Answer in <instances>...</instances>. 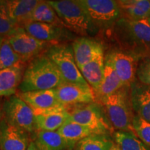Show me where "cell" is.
<instances>
[{
  "label": "cell",
  "instance_id": "obj_15",
  "mask_svg": "<svg viewBox=\"0 0 150 150\" xmlns=\"http://www.w3.org/2000/svg\"><path fill=\"white\" fill-rule=\"evenodd\" d=\"M72 47L79 69L93 61L99 54L104 53L101 43L86 37L78 38L73 40Z\"/></svg>",
  "mask_w": 150,
  "mask_h": 150
},
{
  "label": "cell",
  "instance_id": "obj_35",
  "mask_svg": "<svg viewBox=\"0 0 150 150\" xmlns=\"http://www.w3.org/2000/svg\"><path fill=\"white\" fill-rule=\"evenodd\" d=\"M5 37L4 36H2V35H0V47H1V44H2L4 40Z\"/></svg>",
  "mask_w": 150,
  "mask_h": 150
},
{
  "label": "cell",
  "instance_id": "obj_26",
  "mask_svg": "<svg viewBox=\"0 0 150 150\" xmlns=\"http://www.w3.org/2000/svg\"><path fill=\"white\" fill-rule=\"evenodd\" d=\"M115 142L109 135L93 134L77 142L76 150H110Z\"/></svg>",
  "mask_w": 150,
  "mask_h": 150
},
{
  "label": "cell",
  "instance_id": "obj_8",
  "mask_svg": "<svg viewBox=\"0 0 150 150\" xmlns=\"http://www.w3.org/2000/svg\"><path fill=\"white\" fill-rule=\"evenodd\" d=\"M6 38L14 51L20 56L23 63L40 55V52L50 46L49 43L31 36L22 27H19L14 33L6 37Z\"/></svg>",
  "mask_w": 150,
  "mask_h": 150
},
{
  "label": "cell",
  "instance_id": "obj_2",
  "mask_svg": "<svg viewBox=\"0 0 150 150\" xmlns=\"http://www.w3.org/2000/svg\"><path fill=\"white\" fill-rule=\"evenodd\" d=\"M67 29L80 35L95 34L98 29L78 0L47 1Z\"/></svg>",
  "mask_w": 150,
  "mask_h": 150
},
{
  "label": "cell",
  "instance_id": "obj_27",
  "mask_svg": "<svg viewBox=\"0 0 150 150\" xmlns=\"http://www.w3.org/2000/svg\"><path fill=\"white\" fill-rule=\"evenodd\" d=\"M115 143L121 150H150V147L140 140L134 132L115 131L113 133Z\"/></svg>",
  "mask_w": 150,
  "mask_h": 150
},
{
  "label": "cell",
  "instance_id": "obj_17",
  "mask_svg": "<svg viewBox=\"0 0 150 150\" xmlns=\"http://www.w3.org/2000/svg\"><path fill=\"white\" fill-rule=\"evenodd\" d=\"M24 70L23 62L0 70V97H11L16 94L22 82Z\"/></svg>",
  "mask_w": 150,
  "mask_h": 150
},
{
  "label": "cell",
  "instance_id": "obj_33",
  "mask_svg": "<svg viewBox=\"0 0 150 150\" xmlns=\"http://www.w3.org/2000/svg\"><path fill=\"white\" fill-rule=\"evenodd\" d=\"M4 112H3V109H1L0 108V125H1V122H2L3 119H4Z\"/></svg>",
  "mask_w": 150,
  "mask_h": 150
},
{
  "label": "cell",
  "instance_id": "obj_36",
  "mask_svg": "<svg viewBox=\"0 0 150 150\" xmlns=\"http://www.w3.org/2000/svg\"><path fill=\"white\" fill-rule=\"evenodd\" d=\"M148 20V22H149V23L150 24V18H149V19H148V20Z\"/></svg>",
  "mask_w": 150,
  "mask_h": 150
},
{
  "label": "cell",
  "instance_id": "obj_28",
  "mask_svg": "<svg viewBox=\"0 0 150 150\" xmlns=\"http://www.w3.org/2000/svg\"><path fill=\"white\" fill-rule=\"evenodd\" d=\"M21 62L20 56L14 51L5 38L0 47V70L9 68Z\"/></svg>",
  "mask_w": 150,
  "mask_h": 150
},
{
  "label": "cell",
  "instance_id": "obj_31",
  "mask_svg": "<svg viewBox=\"0 0 150 150\" xmlns=\"http://www.w3.org/2000/svg\"><path fill=\"white\" fill-rule=\"evenodd\" d=\"M136 76L140 83L150 87V57L140 63L137 68Z\"/></svg>",
  "mask_w": 150,
  "mask_h": 150
},
{
  "label": "cell",
  "instance_id": "obj_30",
  "mask_svg": "<svg viewBox=\"0 0 150 150\" xmlns=\"http://www.w3.org/2000/svg\"><path fill=\"white\" fill-rule=\"evenodd\" d=\"M19 26L9 18L6 10L4 0H0V35L5 38L14 33Z\"/></svg>",
  "mask_w": 150,
  "mask_h": 150
},
{
  "label": "cell",
  "instance_id": "obj_21",
  "mask_svg": "<svg viewBox=\"0 0 150 150\" xmlns=\"http://www.w3.org/2000/svg\"><path fill=\"white\" fill-rule=\"evenodd\" d=\"M104 67V53H102L79 69L83 78L95 93L97 91L102 83Z\"/></svg>",
  "mask_w": 150,
  "mask_h": 150
},
{
  "label": "cell",
  "instance_id": "obj_24",
  "mask_svg": "<svg viewBox=\"0 0 150 150\" xmlns=\"http://www.w3.org/2000/svg\"><path fill=\"white\" fill-rule=\"evenodd\" d=\"M33 141L38 150H72L57 131H38Z\"/></svg>",
  "mask_w": 150,
  "mask_h": 150
},
{
  "label": "cell",
  "instance_id": "obj_7",
  "mask_svg": "<svg viewBox=\"0 0 150 150\" xmlns=\"http://www.w3.org/2000/svg\"><path fill=\"white\" fill-rule=\"evenodd\" d=\"M4 117L11 125L29 134L37 131L33 110L18 95H13L3 106Z\"/></svg>",
  "mask_w": 150,
  "mask_h": 150
},
{
  "label": "cell",
  "instance_id": "obj_37",
  "mask_svg": "<svg viewBox=\"0 0 150 150\" xmlns=\"http://www.w3.org/2000/svg\"><path fill=\"white\" fill-rule=\"evenodd\" d=\"M72 150H76V149H72Z\"/></svg>",
  "mask_w": 150,
  "mask_h": 150
},
{
  "label": "cell",
  "instance_id": "obj_9",
  "mask_svg": "<svg viewBox=\"0 0 150 150\" xmlns=\"http://www.w3.org/2000/svg\"><path fill=\"white\" fill-rule=\"evenodd\" d=\"M120 34L127 42L140 49L150 50V24L147 20L120 18L116 23Z\"/></svg>",
  "mask_w": 150,
  "mask_h": 150
},
{
  "label": "cell",
  "instance_id": "obj_18",
  "mask_svg": "<svg viewBox=\"0 0 150 150\" xmlns=\"http://www.w3.org/2000/svg\"><path fill=\"white\" fill-rule=\"evenodd\" d=\"M38 0H4L7 14L13 22L22 27L29 22Z\"/></svg>",
  "mask_w": 150,
  "mask_h": 150
},
{
  "label": "cell",
  "instance_id": "obj_12",
  "mask_svg": "<svg viewBox=\"0 0 150 150\" xmlns=\"http://www.w3.org/2000/svg\"><path fill=\"white\" fill-rule=\"evenodd\" d=\"M31 141L29 133L9 124L4 117L0 125V150H27Z\"/></svg>",
  "mask_w": 150,
  "mask_h": 150
},
{
  "label": "cell",
  "instance_id": "obj_32",
  "mask_svg": "<svg viewBox=\"0 0 150 150\" xmlns=\"http://www.w3.org/2000/svg\"><path fill=\"white\" fill-rule=\"evenodd\" d=\"M27 150H38L36 145H35V142L33 141V140H32V141L30 142L29 147H28Z\"/></svg>",
  "mask_w": 150,
  "mask_h": 150
},
{
  "label": "cell",
  "instance_id": "obj_4",
  "mask_svg": "<svg viewBox=\"0 0 150 150\" xmlns=\"http://www.w3.org/2000/svg\"><path fill=\"white\" fill-rule=\"evenodd\" d=\"M46 55L57 67L65 82L86 88L91 87L77 67L72 45L53 44L47 49Z\"/></svg>",
  "mask_w": 150,
  "mask_h": 150
},
{
  "label": "cell",
  "instance_id": "obj_13",
  "mask_svg": "<svg viewBox=\"0 0 150 150\" xmlns=\"http://www.w3.org/2000/svg\"><path fill=\"white\" fill-rule=\"evenodd\" d=\"M33 112L37 131H57L69 119L68 110L64 106Z\"/></svg>",
  "mask_w": 150,
  "mask_h": 150
},
{
  "label": "cell",
  "instance_id": "obj_6",
  "mask_svg": "<svg viewBox=\"0 0 150 150\" xmlns=\"http://www.w3.org/2000/svg\"><path fill=\"white\" fill-rule=\"evenodd\" d=\"M78 1L97 29L109 28L120 19L121 12L117 1L78 0Z\"/></svg>",
  "mask_w": 150,
  "mask_h": 150
},
{
  "label": "cell",
  "instance_id": "obj_19",
  "mask_svg": "<svg viewBox=\"0 0 150 150\" xmlns=\"http://www.w3.org/2000/svg\"><path fill=\"white\" fill-rule=\"evenodd\" d=\"M18 95L33 110H45L63 106L56 97L55 89L20 93Z\"/></svg>",
  "mask_w": 150,
  "mask_h": 150
},
{
  "label": "cell",
  "instance_id": "obj_23",
  "mask_svg": "<svg viewBox=\"0 0 150 150\" xmlns=\"http://www.w3.org/2000/svg\"><path fill=\"white\" fill-rule=\"evenodd\" d=\"M57 132L67 142L72 149H74L80 140L94 134L90 129L69 119Z\"/></svg>",
  "mask_w": 150,
  "mask_h": 150
},
{
  "label": "cell",
  "instance_id": "obj_1",
  "mask_svg": "<svg viewBox=\"0 0 150 150\" xmlns=\"http://www.w3.org/2000/svg\"><path fill=\"white\" fill-rule=\"evenodd\" d=\"M65 82L57 67L46 54L31 60L24 70L20 93L55 89Z\"/></svg>",
  "mask_w": 150,
  "mask_h": 150
},
{
  "label": "cell",
  "instance_id": "obj_25",
  "mask_svg": "<svg viewBox=\"0 0 150 150\" xmlns=\"http://www.w3.org/2000/svg\"><path fill=\"white\" fill-rule=\"evenodd\" d=\"M29 22L52 24L65 27L55 10L47 1H39L31 15Z\"/></svg>",
  "mask_w": 150,
  "mask_h": 150
},
{
  "label": "cell",
  "instance_id": "obj_16",
  "mask_svg": "<svg viewBox=\"0 0 150 150\" xmlns=\"http://www.w3.org/2000/svg\"><path fill=\"white\" fill-rule=\"evenodd\" d=\"M130 99L136 115L150 123V87L134 81L130 86Z\"/></svg>",
  "mask_w": 150,
  "mask_h": 150
},
{
  "label": "cell",
  "instance_id": "obj_20",
  "mask_svg": "<svg viewBox=\"0 0 150 150\" xmlns=\"http://www.w3.org/2000/svg\"><path fill=\"white\" fill-rule=\"evenodd\" d=\"M117 1L122 18L138 21L148 20L150 18L149 0H120Z\"/></svg>",
  "mask_w": 150,
  "mask_h": 150
},
{
  "label": "cell",
  "instance_id": "obj_22",
  "mask_svg": "<svg viewBox=\"0 0 150 150\" xmlns=\"http://www.w3.org/2000/svg\"><path fill=\"white\" fill-rule=\"evenodd\" d=\"M125 85L120 79L108 59L105 61L104 73L102 83L95 93L100 99L108 96L125 87Z\"/></svg>",
  "mask_w": 150,
  "mask_h": 150
},
{
  "label": "cell",
  "instance_id": "obj_34",
  "mask_svg": "<svg viewBox=\"0 0 150 150\" xmlns=\"http://www.w3.org/2000/svg\"><path fill=\"white\" fill-rule=\"evenodd\" d=\"M110 150H121V149H120V147H118V146L115 143L113 145V146L112 147L111 149H110Z\"/></svg>",
  "mask_w": 150,
  "mask_h": 150
},
{
  "label": "cell",
  "instance_id": "obj_29",
  "mask_svg": "<svg viewBox=\"0 0 150 150\" xmlns=\"http://www.w3.org/2000/svg\"><path fill=\"white\" fill-rule=\"evenodd\" d=\"M133 131L140 140L150 147V123L135 115L132 122Z\"/></svg>",
  "mask_w": 150,
  "mask_h": 150
},
{
  "label": "cell",
  "instance_id": "obj_10",
  "mask_svg": "<svg viewBox=\"0 0 150 150\" xmlns=\"http://www.w3.org/2000/svg\"><path fill=\"white\" fill-rule=\"evenodd\" d=\"M22 27L31 36L49 44L76 39L74 33L67 28L52 24L29 22Z\"/></svg>",
  "mask_w": 150,
  "mask_h": 150
},
{
  "label": "cell",
  "instance_id": "obj_14",
  "mask_svg": "<svg viewBox=\"0 0 150 150\" xmlns=\"http://www.w3.org/2000/svg\"><path fill=\"white\" fill-rule=\"evenodd\" d=\"M106 59L111 63L124 85L129 87L134 83L138 68L134 56L125 52H114L108 54Z\"/></svg>",
  "mask_w": 150,
  "mask_h": 150
},
{
  "label": "cell",
  "instance_id": "obj_11",
  "mask_svg": "<svg viewBox=\"0 0 150 150\" xmlns=\"http://www.w3.org/2000/svg\"><path fill=\"white\" fill-rule=\"evenodd\" d=\"M55 93L60 104L66 108L94 103L95 92L92 88H86L75 84L63 82L55 88Z\"/></svg>",
  "mask_w": 150,
  "mask_h": 150
},
{
  "label": "cell",
  "instance_id": "obj_3",
  "mask_svg": "<svg viewBox=\"0 0 150 150\" xmlns=\"http://www.w3.org/2000/svg\"><path fill=\"white\" fill-rule=\"evenodd\" d=\"M125 86L115 93L101 99L107 118L112 128L120 131H133L132 122L134 116L130 93Z\"/></svg>",
  "mask_w": 150,
  "mask_h": 150
},
{
  "label": "cell",
  "instance_id": "obj_5",
  "mask_svg": "<svg viewBox=\"0 0 150 150\" xmlns=\"http://www.w3.org/2000/svg\"><path fill=\"white\" fill-rule=\"evenodd\" d=\"M67 110L70 120L87 127L94 134L109 135L112 132V127L107 117L96 104L77 105Z\"/></svg>",
  "mask_w": 150,
  "mask_h": 150
}]
</instances>
